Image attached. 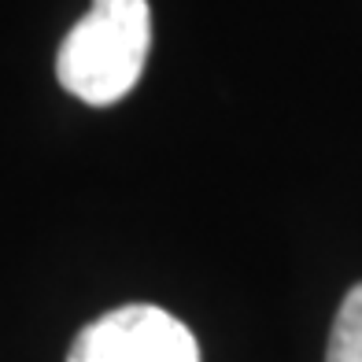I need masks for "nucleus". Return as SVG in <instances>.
<instances>
[{
	"instance_id": "7ed1b4c3",
	"label": "nucleus",
	"mask_w": 362,
	"mask_h": 362,
	"mask_svg": "<svg viewBox=\"0 0 362 362\" xmlns=\"http://www.w3.org/2000/svg\"><path fill=\"white\" fill-rule=\"evenodd\" d=\"M325 362H362V285L348 288L333 318Z\"/></svg>"
},
{
	"instance_id": "f03ea898",
	"label": "nucleus",
	"mask_w": 362,
	"mask_h": 362,
	"mask_svg": "<svg viewBox=\"0 0 362 362\" xmlns=\"http://www.w3.org/2000/svg\"><path fill=\"white\" fill-rule=\"evenodd\" d=\"M67 362H200V344L163 307L129 303L81 329Z\"/></svg>"
},
{
	"instance_id": "f257e3e1",
	"label": "nucleus",
	"mask_w": 362,
	"mask_h": 362,
	"mask_svg": "<svg viewBox=\"0 0 362 362\" xmlns=\"http://www.w3.org/2000/svg\"><path fill=\"white\" fill-rule=\"evenodd\" d=\"M152 48L148 0H93L59 45L56 78L89 107L119 104L141 81Z\"/></svg>"
}]
</instances>
